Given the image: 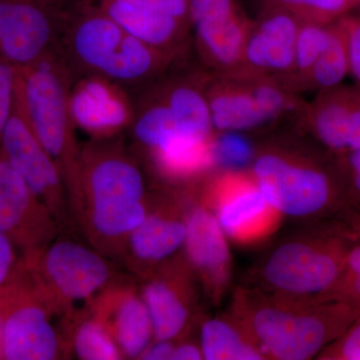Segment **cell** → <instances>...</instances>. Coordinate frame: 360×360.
<instances>
[{
    "instance_id": "6da1fadb",
    "label": "cell",
    "mask_w": 360,
    "mask_h": 360,
    "mask_svg": "<svg viewBox=\"0 0 360 360\" xmlns=\"http://www.w3.org/2000/svg\"><path fill=\"white\" fill-rule=\"evenodd\" d=\"M66 191L92 246L103 255L124 253L148 210L143 175L135 162L120 153L85 155Z\"/></svg>"
},
{
    "instance_id": "7a4b0ae2",
    "label": "cell",
    "mask_w": 360,
    "mask_h": 360,
    "mask_svg": "<svg viewBox=\"0 0 360 360\" xmlns=\"http://www.w3.org/2000/svg\"><path fill=\"white\" fill-rule=\"evenodd\" d=\"M232 317L267 359L307 360L340 338L360 310L335 300H302L260 290H239Z\"/></svg>"
},
{
    "instance_id": "3957f363",
    "label": "cell",
    "mask_w": 360,
    "mask_h": 360,
    "mask_svg": "<svg viewBox=\"0 0 360 360\" xmlns=\"http://www.w3.org/2000/svg\"><path fill=\"white\" fill-rule=\"evenodd\" d=\"M250 172L279 214L312 219L343 212L340 163L323 149L296 137L274 139L257 149Z\"/></svg>"
},
{
    "instance_id": "277c9868",
    "label": "cell",
    "mask_w": 360,
    "mask_h": 360,
    "mask_svg": "<svg viewBox=\"0 0 360 360\" xmlns=\"http://www.w3.org/2000/svg\"><path fill=\"white\" fill-rule=\"evenodd\" d=\"M349 245L340 226L285 241L265 258L257 288L295 300H326L340 278Z\"/></svg>"
},
{
    "instance_id": "5b68a950",
    "label": "cell",
    "mask_w": 360,
    "mask_h": 360,
    "mask_svg": "<svg viewBox=\"0 0 360 360\" xmlns=\"http://www.w3.org/2000/svg\"><path fill=\"white\" fill-rule=\"evenodd\" d=\"M205 92L217 132L243 134L296 120L305 104L281 82L239 70L206 77Z\"/></svg>"
},
{
    "instance_id": "8992f818",
    "label": "cell",
    "mask_w": 360,
    "mask_h": 360,
    "mask_svg": "<svg viewBox=\"0 0 360 360\" xmlns=\"http://www.w3.org/2000/svg\"><path fill=\"white\" fill-rule=\"evenodd\" d=\"M13 296L4 326V360H53L70 352L68 326L58 317H70L40 288L25 258L11 272Z\"/></svg>"
},
{
    "instance_id": "52a82bcc",
    "label": "cell",
    "mask_w": 360,
    "mask_h": 360,
    "mask_svg": "<svg viewBox=\"0 0 360 360\" xmlns=\"http://www.w3.org/2000/svg\"><path fill=\"white\" fill-rule=\"evenodd\" d=\"M15 103L40 144L58 165L65 186L78 158L71 134V116L65 82L56 66L42 60L16 68Z\"/></svg>"
},
{
    "instance_id": "ba28073f",
    "label": "cell",
    "mask_w": 360,
    "mask_h": 360,
    "mask_svg": "<svg viewBox=\"0 0 360 360\" xmlns=\"http://www.w3.org/2000/svg\"><path fill=\"white\" fill-rule=\"evenodd\" d=\"M21 257L44 292L68 315L77 312L75 303L89 307L113 278L103 253L72 239L52 240L41 250Z\"/></svg>"
},
{
    "instance_id": "9c48e42d",
    "label": "cell",
    "mask_w": 360,
    "mask_h": 360,
    "mask_svg": "<svg viewBox=\"0 0 360 360\" xmlns=\"http://www.w3.org/2000/svg\"><path fill=\"white\" fill-rule=\"evenodd\" d=\"M206 201L229 240L251 245L269 236L281 214L265 200L250 172L222 169L212 177Z\"/></svg>"
},
{
    "instance_id": "30bf717a",
    "label": "cell",
    "mask_w": 360,
    "mask_h": 360,
    "mask_svg": "<svg viewBox=\"0 0 360 360\" xmlns=\"http://www.w3.org/2000/svg\"><path fill=\"white\" fill-rule=\"evenodd\" d=\"M0 151L63 227L70 213L65 180L16 103L2 134Z\"/></svg>"
},
{
    "instance_id": "8fae6325",
    "label": "cell",
    "mask_w": 360,
    "mask_h": 360,
    "mask_svg": "<svg viewBox=\"0 0 360 360\" xmlns=\"http://www.w3.org/2000/svg\"><path fill=\"white\" fill-rule=\"evenodd\" d=\"M61 229L51 210L0 151V229L20 255L41 250Z\"/></svg>"
},
{
    "instance_id": "7c38bea8",
    "label": "cell",
    "mask_w": 360,
    "mask_h": 360,
    "mask_svg": "<svg viewBox=\"0 0 360 360\" xmlns=\"http://www.w3.org/2000/svg\"><path fill=\"white\" fill-rule=\"evenodd\" d=\"M296 127L329 155L340 160L360 149V89L340 84L305 103Z\"/></svg>"
},
{
    "instance_id": "4fadbf2b",
    "label": "cell",
    "mask_w": 360,
    "mask_h": 360,
    "mask_svg": "<svg viewBox=\"0 0 360 360\" xmlns=\"http://www.w3.org/2000/svg\"><path fill=\"white\" fill-rule=\"evenodd\" d=\"M200 53L213 73L239 70L252 21L234 0H189Z\"/></svg>"
},
{
    "instance_id": "5bb4252c",
    "label": "cell",
    "mask_w": 360,
    "mask_h": 360,
    "mask_svg": "<svg viewBox=\"0 0 360 360\" xmlns=\"http://www.w3.org/2000/svg\"><path fill=\"white\" fill-rule=\"evenodd\" d=\"M300 23L288 11L265 6L260 18L251 23L239 70L272 78L290 89Z\"/></svg>"
},
{
    "instance_id": "9a60e30c",
    "label": "cell",
    "mask_w": 360,
    "mask_h": 360,
    "mask_svg": "<svg viewBox=\"0 0 360 360\" xmlns=\"http://www.w3.org/2000/svg\"><path fill=\"white\" fill-rule=\"evenodd\" d=\"M195 274L184 259L169 258L156 267L142 285L155 340L174 341L184 333L193 315Z\"/></svg>"
},
{
    "instance_id": "2e32d148",
    "label": "cell",
    "mask_w": 360,
    "mask_h": 360,
    "mask_svg": "<svg viewBox=\"0 0 360 360\" xmlns=\"http://www.w3.org/2000/svg\"><path fill=\"white\" fill-rule=\"evenodd\" d=\"M184 248L206 295L219 303L231 281L232 260L229 238L210 208L196 206L187 213Z\"/></svg>"
},
{
    "instance_id": "e0dca14e",
    "label": "cell",
    "mask_w": 360,
    "mask_h": 360,
    "mask_svg": "<svg viewBox=\"0 0 360 360\" xmlns=\"http://www.w3.org/2000/svg\"><path fill=\"white\" fill-rule=\"evenodd\" d=\"M87 309L108 329L124 359H139L155 340L148 307L131 284L112 279Z\"/></svg>"
},
{
    "instance_id": "ac0fdd59",
    "label": "cell",
    "mask_w": 360,
    "mask_h": 360,
    "mask_svg": "<svg viewBox=\"0 0 360 360\" xmlns=\"http://www.w3.org/2000/svg\"><path fill=\"white\" fill-rule=\"evenodd\" d=\"M52 34L39 0H0V58L9 65L23 68L42 60Z\"/></svg>"
},
{
    "instance_id": "d6986e66",
    "label": "cell",
    "mask_w": 360,
    "mask_h": 360,
    "mask_svg": "<svg viewBox=\"0 0 360 360\" xmlns=\"http://www.w3.org/2000/svg\"><path fill=\"white\" fill-rule=\"evenodd\" d=\"M186 215L179 217L170 208L148 210L146 219L129 236L124 250L134 270L149 276L174 257L186 240Z\"/></svg>"
},
{
    "instance_id": "ffe728a7",
    "label": "cell",
    "mask_w": 360,
    "mask_h": 360,
    "mask_svg": "<svg viewBox=\"0 0 360 360\" xmlns=\"http://www.w3.org/2000/svg\"><path fill=\"white\" fill-rule=\"evenodd\" d=\"M71 120L86 131L110 134L129 122V110L110 85L97 79L82 82L68 98Z\"/></svg>"
},
{
    "instance_id": "44dd1931",
    "label": "cell",
    "mask_w": 360,
    "mask_h": 360,
    "mask_svg": "<svg viewBox=\"0 0 360 360\" xmlns=\"http://www.w3.org/2000/svg\"><path fill=\"white\" fill-rule=\"evenodd\" d=\"M108 16L124 32L160 49L175 44L184 23L160 13L146 0H110Z\"/></svg>"
},
{
    "instance_id": "7402d4cb",
    "label": "cell",
    "mask_w": 360,
    "mask_h": 360,
    "mask_svg": "<svg viewBox=\"0 0 360 360\" xmlns=\"http://www.w3.org/2000/svg\"><path fill=\"white\" fill-rule=\"evenodd\" d=\"M129 35L108 16H94L77 26L73 47L85 65L106 75L122 56Z\"/></svg>"
},
{
    "instance_id": "603a6c76",
    "label": "cell",
    "mask_w": 360,
    "mask_h": 360,
    "mask_svg": "<svg viewBox=\"0 0 360 360\" xmlns=\"http://www.w3.org/2000/svg\"><path fill=\"white\" fill-rule=\"evenodd\" d=\"M200 345L206 360L267 359L262 348L233 317L203 322Z\"/></svg>"
},
{
    "instance_id": "cb8c5ba5",
    "label": "cell",
    "mask_w": 360,
    "mask_h": 360,
    "mask_svg": "<svg viewBox=\"0 0 360 360\" xmlns=\"http://www.w3.org/2000/svg\"><path fill=\"white\" fill-rule=\"evenodd\" d=\"M163 101L167 104L179 131L189 139L200 141H214L210 106L202 85L177 84L168 89Z\"/></svg>"
},
{
    "instance_id": "d4e9b609",
    "label": "cell",
    "mask_w": 360,
    "mask_h": 360,
    "mask_svg": "<svg viewBox=\"0 0 360 360\" xmlns=\"http://www.w3.org/2000/svg\"><path fill=\"white\" fill-rule=\"evenodd\" d=\"M349 75V51L342 21L328 25L326 44L310 72L305 91L321 92L342 84Z\"/></svg>"
},
{
    "instance_id": "484cf974",
    "label": "cell",
    "mask_w": 360,
    "mask_h": 360,
    "mask_svg": "<svg viewBox=\"0 0 360 360\" xmlns=\"http://www.w3.org/2000/svg\"><path fill=\"white\" fill-rule=\"evenodd\" d=\"M68 349L82 360L124 359L112 336L103 323L90 314L78 311L71 316L68 330Z\"/></svg>"
},
{
    "instance_id": "4316f807",
    "label": "cell",
    "mask_w": 360,
    "mask_h": 360,
    "mask_svg": "<svg viewBox=\"0 0 360 360\" xmlns=\"http://www.w3.org/2000/svg\"><path fill=\"white\" fill-rule=\"evenodd\" d=\"M134 134L137 141L150 149L151 153L167 148L175 142L196 141L179 131L174 115L165 101L150 106L142 113L135 124Z\"/></svg>"
},
{
    "instance_id": "83f0119b",
    "label": "cell",
    "mask_w": 360,
    "mask_h": 360,
    "mask_svg": "<svg viewBox=\"0 0 360 360\" xmlns=\"http://www.w3.org/2000/svg\"><path fill=\"white\" fill-rule=\"evenodd\" d=\"M328 25L302 22L296 39L295 68L290 87L300 94L305 92L310 72L326 44Z\"/></svg>"
},
{
    "instance_id": "f1b7e54d",
    "label": "cell",
    "mask_w": 360,
    "mask_h": 360,
    "mask_svg": "<svg viewBox=\"0 0 360 360\" xmlns=\"http://www.w3.org/2000/svg\"><path fill=\"white\" fill-rule=\"evenodd\" d=\"M360 0H265V6L288 11L302 22L328 25L347 15Z\"/></svg>"
},
{
    "instance_id": "f546056e",
    "label": "cell",
    "mask_w": 360,
    "mask_h": 360,
    "mask_svg": "<svg viewBox=\"0 0 360 360\" xmlns=\"http://www.w3.org/2000/svg\"><path fill=\"white\" fill-rule=\"evenodd\" d=\"M213 151L215 165H221L226 169L243 170L251 165L257 149L246 139L243 132H217Z\"/></svg>"
},
{
    "instance_id": "4dcf8cb0",
    "label": "cell",
    "mask_w": 360,
    "mask_h": 360,
    "mask_svg": "<svg viewBox=\"0 0 360 360\" xmlns=\"http://www.w3.org/2000/svg\"><path fill=\"white\" fill-rule=\"evenodd\" d=\"M326 300L347 303L360 310V238H350L342 271Z\"/></svg>"
},
{
    "instance_id": "1f68e13d",
    "label": "cell",
    "mask_w": 360,
    "mask_h": 360,
    "mask_svg": "<svg viewBox=\"0 0 360 360\" xmlns=\"http://www.w3.org/2000/svg\"><path fill=\"white\" fill-rule=\"evenodd\" d=\"M343 184L342 217H360V149L338 160Z\"/></svg>"
},
{
    "instance_id": "d6a6232c",
    "label": "cell",
    "mask_w": 360,
    "mask_h": 360,
    "mask_svg": "<svg viewBox=\"0 0 360 360\" xmlns=\"http://www.w3.org/2000/svg\"><path fill=\"white\" fill-rule=\"evenodd\" d=\"M321 360H360V314L345 333L319 354Z\"/></svg>"
},
{
    "instance_id": "836d02e7",
    "label": "cell",
    "mask_w": 360,
    "mask_h": 360,
    "mask_svg": "<svg viewBox=\"0 0 360 360\" xmlns=\"http://www.w3.org/2000/svg\"><path fill=\"white\" fill-rule=\"evenodd\" d=\"M16 68L0 58V144L15 103Z\"/></svg>"
},
{
    "instance_id": "e575fe53",
    "label": "cell",
    "mask_w": 360,
    "mask_h": 360,
    "mask_svg": "<svg viewBox=\"0 0 360 360\" xmlns=\"http://www.w3.org/2000/svg\"><path fill=\"white\" fill-rule=\"evenodd\" d=\"M340 20L347 30L349 51V75L354 77L355 86L360 89V16L347 14Z\"/></svg>"
},
{
    "instance_id": "d590c367",
    "label": "cell",
    "mask_w": 360,
    "mask_h": 360,
    "mask_svg": "<svg viewBox=\"0 0 360 360\" xmlns=\"http://www.w3.org/2000/svg\"><path fill=\"white\" fill-rule=\"evenodd\" d=\"M20 257L11 239L0 229V285L11 276Z\"/></svg>"
},
{
    "instance_id": "8d00e7d4",
    "label": "cell",
    "mask_w": 360,
    "mask_h": 360,
    "mask_svg": "<svg viewBox=\"0 0 360 360\" xmlns=\"http://www.w3.org/2000/svg\"><path fill=\"white\" fill-rule=\"evenodd\" d=\"M160 13L184 23L189 18V0H146Z\"/></svg>"
},
{
    "instance_id": "74e56055",
    "label": "cell",
    "mask_w": 360,
    "mask_h": 360,
    "mask_svg": "<svg viewBox=\"0 0 360 360\" xmlns=\"http://www.w3.org/2000/svg\"><path fill=\"white\" fill-rule=\"evenodd\" d=\"M11 296H13V285L8 279L0 285V360H4V326L9 305H11Z\"/></svg>"
},
{
    "instance_id": "f35d334b",
    "label": "cell",
    "mask_w": 360,
    "mask_h": 360,
    "mask_svg": "<svg viewBox=\"0 0 360 360\" xmlns=\"http://www.w3.org/2000/svg\"><path fill=\"white\" fill-rule=\"evenodd\" d=\"M175 343L172 340H153L139 359L172 360Z\"/></svg>"
},
{
    "instance_id": "ab89813d",
    "label": "cell",
    "mask_w": 360,
    "mask_h": 360,
    "mask_svg": "<svg viewBox=\"0 0 360 360\" xmlns=\"http://www.w3.org/2000/svg\"><path fill=\"white\" fill-rule=\"evenodd\" d=\"M203 359L200 345L191 342H181L174 345L172 360H200Z\"/></svg>"
},
{
    "instance_id": "60d3db41",
    "label": "cell",
    "mask_w": 360,
    "mask_h": 360,
    "mask_svg": "<svg viewBox=\"0 0 360 360\" xmlns=\"http://www.w3.org/2000/svg\"><path fill=\"white\" fill-rule=\"evenodd\" d=\"M347 231L352 238H360V217L359 219H348Z\"/></svg>"
},
{
    "instance_id": "b9f144b4",
    "label": "cell",
    "mask_w": 360,
    "mask_h": 360,
    "mask_svg": "<svg viewBox=\"0 0 360 360\" xmlns=\"http://www.w3.org/2000/svg\"><path fill=\"white\" fill-rule=\"evenodd\" d=\"M359 6H360V2H359Z\"/></svg>"
}]
</instances>
